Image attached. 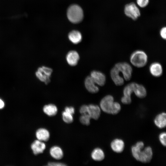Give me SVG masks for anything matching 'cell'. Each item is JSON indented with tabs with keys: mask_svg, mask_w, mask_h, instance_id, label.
Masks as SVG:
<instances>
[{
	"mask_svg": "<svg viewBox=\"0 0 166 166\" xmlns=\"http://www.w3.org/2000/svg\"><path fill=\"white\" fill-rule=\"evenodd\" d=\"M144 144L142 141H139L136 144L132 146L131 152L133 157L137 161L143 163H149L153 156L152 148L147 147L143 149Z\"/></svg>",
	"mask_w": 166,
	"mask_h": 166,
	"instance_id": "6da1fadb",
	"label": "cell"
},
{
	"mask_svg": "<svg viewBox=\"0 0 166 166\" xmlns=\"http://www.w3.org/2000/svg\"><path fill=\"white\" fill-rule=\"evenodd\" d=\"M100 106L104 112L113 115L117 114L121 109L120 104L114 102L113 97L110 95L105 96L101 99Z\"/></svg>",
	"mask_w": 166,
	"mask_h": 166,
	"instance_id": "7a4b0ae2",
	"label": "cell"
},
{
	"mask_svg": "<svg viewBox=\"0 0 166 166\" xmlns=\"http://www.w3.org/2000/svg\"><path fill=\"white\" fill-rule=\"evenodd\" d=\"M148 56L144 51L137 50L134 52L130 58L131 63L137 68H142L145 66L148 61Z\"/></svg>",
	"mask_w": 166,
	"mask_h": 166,
	"instance_id": "3957f363",
	"label": "cell"
},
{
	"mask_svg": "<svg viewBox=\"0 0 166 166\" xmlns=\"http://www.w3.org/2000/svg\"><path fill=\"white\" fill-rule=\"evenodd\" d=\"M67 16L69 20L72 22L77 23L83 19V10L79 6L76 5H72L68 10Z\"/></svg>",
	"mask_w": 166,
	"mask_h": 166,
	"instance_id": "277c9868",
	"label": "cell"
},
{
	"mask_svg": "<svg viewBox=\"0 0 166 166\" xmlns=\"http://www.w3.org/2000/svg\"><path fill=\"white\" fill-rule=\"evenodd\" d=\"M52 72L53 69L51 68L42 66L38 68L35 74L39 80L47 85L50 81V77Z\"/></svg>",
	"mask_w": 166,
	"mask_h": 166,
	"instance_id": "5b68a950",
	"label": "cell"
},
{
	"mask_svg": "<svg viewBox=\"0 0 166 166\" xmlns=\"http://www.w3.org/2000/svg\"><path fill=\"white\" fill-rule=\"evenodd\" d=\"M115 65L122 74L124 80L128 81L130 80L132 76V69L130 64L125 62H119Z\"/></svg>",
	"mask_w": 166,
	"mask_h": 166,
	"instance_id": "8992f818",
	"label": "cell"
},
{
	"mask_svg": "<svg viewBox=\"0 0 166 166\" xmlns=\"http://www.w3.org/2000/svg\"><path fill=\"white\" fill-rule=\"evenodd\" d=\"M124 13L127 16L133 20H136L140 15L139 9L133 2H131L125 5Z\"/></svg>",
	"mask_w": 166,
	"mask_h": 166,
	"instance_id": "52a82bcc",
	"label": "cell"
},
{
	"mask_svg": "<svg viewBox=\"0 0 166 166\" xmlns=\"http://www.w3.org/2000/svg\"><path fill=\"white\" fill-rule=\"evenodd\" d=\"M110 75L112 81L115 85L121 86L123 85L124 80L123 77L121 76V73L115 65L111 69Z\"/></svg>",
	"mask_w": 166,
	"mask_h": 166,
	"instance_id": "ba28073f",
	"label": "cell"
},
{
	"mask_svg": "<svg viewBox=\"0 0 166 166\" xmlns=\"http://www.w3.org/2000/svg\"><path fill=\"white\" fill-rule=\"evenodd\" d=\"M95 83L100 86L104 85L106 81L105 75L103 73L97 70H93L90 75Z\"/></svg>",
	"mask_w": 166,
	"mask_h": 166,
	"instance_id": "9c48e42d",
	"label": "cell"
},
{
	"mask_svg": "<svg viewBox=\"0 0 166 166\" xmlns=\"http://www.w3.org/2000/svg\"><path fill=\"white\" fill-rule=\"evenodd\" d=\"M85 85L86 89L90 93H96L99 91L98 87L90 76L87 77L85 80Z\"/></svg>",
	"mask_w": 166,
	"mask_h": 166,
	"instance_id": "30bf717a",
	"label": "cell"
},
{
	"mask_svg": "<svg viewBox=\"0 0 166 166\" xmlns=\"http://www.w3.org/2000/svg\"><path fill=\"white\" fill-rule=\"evenodd\" d=\"M66 60L70 66L76 65L80 59L79 55L75 50L69 51L66 56Z\"/></svg>",
	"mask_w": 166,
	"mask_h": 166,
	"instance_id": "8fae6325",
	"label": "cell"
},
{
	"mask_svg": "<svg viewBox=\"0 0 166 166\" xmlns=\"http://www.w3.org/2000/svg\"><path fill=\"white\" fill-rule=\"evenodd\" d=\"M149 71L151 74L155 77L160 76L163 72L161 65L159 63L157 62H153L150 65Z\"/></svg>",
	"mask_w": 166,
	"mask_h": 166,
	"instance_id": "7c38bea8",
	"label": "cell"
},
{
	"mask_svg": "<svg viewBox=\"0 0 166 166\" xmlns=\"http://www.w3.org/2000/svg\"><path fill=\"white\" fill-rule=\"evenodd\" d=\"M110 146L112 149L115 152L117 153L122 152L124 148V143L120 139H116L111 143Z\"/></svg>",
	"mask_w": 166,
	"mask_h": 166,
	"instance_id": "4fadbf2b",
	"label": "cell"
},
{
	"mask_svg": "<svg viewBox=\"0 0 166 166\" xmlns=\"http://www.w3.org/2000/svg\"><path fill=\"white\" fill-rule=\"evenodd\" d=\"M133 92L139 98H144L147 95V91L145 87L142 85L134 82L133 83Z\"/></svg>",
	"mask_w": 166,
	"mask_h": 166,
	"instance_id": "5bb4252c",
	"label": "cell"
},
{
	"mask_svg": "<svg viewBox=\"0 0 166 166\" xmlns=\"http://www.w3.org/2000/svg\"><path fill=\"white\" fill-rule=\"evenodd\" d=\"M31 146L34 153L35 155L42 153L46 147L45 143L39 140H35Z\"/></svg>",
	"mask_w": 166,
	"mask_h": 166,
	"instance_id": "9a60e30c",
	"label": "cell"
},
{
	"mask_svg": "<svg viewBox=\"0 0 166 166\" xmlns=\"http://www.w3.org/2000/svg\"><path fill=\"white\" fill-rule=\"evenodd\" d=\"M88 106L89 114L91 118L97 120L100 117L101 109L97 105L90 104Z\"/></svg>",
	"mask_w": 166,
	"mask_h": 166,
	"instance_id": "2e32d148",
	"label": "cell"
},
{
	"mask_svg": "<svg viewBox=\"0 0 166 166\" xmlns=\"http://www.w3.org/2000/svg\"><path fill=\"white\" fill-rule=\"evenodd\" d=\"M154 123L156 125L160 128H163L166 126V114L163 112L158 114L155 118Z\"/></svg>",
	"mask_w": 166,
	"mask_h": 166,
	"instance_id": "e0dca14e",
	"label": "cell"
},
{
	"mask_svg": "<svg viewBox=\"0 0 166 166\" xmlns=\"http://www.w3.org/2000/svg\"><path fill=\"white\" fill-rule=\"evenodd\" d=\"M36 136L38 140L46 141L49 139L50 135L49 131L47 129L41 128L36 131Z\"/></svg>",
	"mask_w": 166,
	"mask_h": 166,
	"instance_id": "ac0fdd59",
	"label": "cell"
},
{
	"mask_svg": "<svg viewBox=\"0 0 166 166\" xmlns=\"http://www.w3.org/2000/svg\"><path fill=\"white\" fill-rule=\"evenodd\" d=\"M68 38L69 40L74 44L80 43L82 40V37L81 33L78 31L74 30L71 32L69 34Z\"/></svg>",
	"mask_w": 166,
	"mask_h": 166,
	"instance_id": "d6986e66",
	"label": "cell"
},
{
	"mask_svg": "<svg viewBox=\"0 0 166 166\" xmlns=\"http://www.w3.org/2000/svg\"><path fill=\"white\" fill-rule=\"evenodd\" d=\"M91 156L92 159L96 161H102L105 157L104 152L99 148L94 149L91 153Z\"/></svg>",
	"mask_w": 166,
	"mask_h": 166,
	"instance_id": "ffe728a7",
	"label": "cell"
},
{
	"mask_svg": "<svg viewBox=\"0 0 166 166\" xmlns=\"http://www.w3.org/2000/svg\"><path fill=\"white\" fill-rule=\"evenodd\" d=\"M50 154L53 158L57 160L61 159L63 155L61 149L57 146H53L50 149Z\"/></svg>",
	"mask_w": 166,
	"mask_h": 166,
	"instance_id": "44dd1931",
	"label": "cell"
},
{
	"mask_svg": "<svg viewBox=\"0 0 166 166\" xmlns=\"http://www.w3.org/2000/svg\"><path fill=\"white\" fill-rule=\"evenodd\" d=\"M44 112L49 116L55 115L57 112V109L56 106L53 104L45 105L43 107Z\"/></svg>",
	"mask_w": 166,
	"mask_h": 166,
	"instance_id": "7402d4cb",
	"label": "cell"
},
{
	"mask_svg": "<svg viewBox=\"0 0 166 166\" xmlns=\"http://www.w3.org/2000/svg\"><path fill=\"white\" fill-rule=\"evenodd\" d=\"M133 83L132 82L126 85L124 88L123 90L124 97L131 99V95L133 92Z\"/></svg>",
	"mask_w": 166,
	"mask_h": 166,
	"instance_id": "603a6c76",
	"label": "cell"
},
{
	"mask_svg": "<svg viewBox=\"0 0 166 166\" xmlns=\"http://www.w3.org/2000/svg\"><path fill=\"white\" fill-rule=\"evenodd\" d=\"M62 118L64 121L67 123H70L73 121V115L64 111L62 113Z\"/></svg>",
	"mask_w": 166,
	"mask_h": 166,
	"instance_id": "cb8c5ba5",
	"label": "cell"
},
{
	"mask_svg": "<svg viewBox=\"0 0 166 166\" xmlns=\"http://www.w3.org/2000/svg\"><path fill=\"white\" fill-rule=\"evenodd\" d=\"M91 118L89 114H83L80 117V121L82 124L88 125L90 124Z\"/></svg>",
	"mask_w": 166,
	"mask_h": 166,
	"instance_id": "d4e9b609",
	"label": "cell"
},
{
	"mask_svg": "<svg viewBox=\"0 0 166 166\" xmlns=\"http://www.w3.org/2000/svg\"><path fill=\"white\" fill-rule=\"evenodd\" d=\"M159 140L162 144L164 146L166 145V133L165 132L161 133L159 135Z\"/></svg>",
	"mask_w": 166,
	"mask_h": 166,
	"instance_id": "484cf974",
	"label": "cell"
},
{
	"mask_svg": "<svg viewBox=\"0 0 166 166\" xmlns=\"http://www.w3.org/2000/svg\"><path fill=\"white\" fill-rule=\"evenodd\" d=\"M136 2L139 6L141 8H144L148 4L149 0H136Z\"/></svg>",
	"mask_w": 166,
	"mask_h": 166,
	"instance_id": "4316f807",
	"label": "cell"
},
{
	"mask_svg": "<svg viewBox=\"0 0 166 166\" xmlns=\"http://www.w3.org/2000/svg\"><path fill=\"white\" fill-rule=\"evenodd\" d=\"M80 112L82 115L89 114L88 106L86 105H82L80 108Z\"/></svg>",
	"mask_w": 166,
	"mask_h": 166,
	"instance_id": "83f0119b",
	"label": "cell"
},
{
	"mask_svg": "<svg viewBox=\"0 0 166 166\" xmlns=\"http://www.w3.org/2000/svg\"><path fill=\"white\" fill-rule=\"evenodd\" d=\"M121 102L122 103L125 105L130 104L132 102V99L125 97L123 96L121 99Z\"/></svg>",
	"mask_w": 166,
	"mask_h": 166,
	"instance_id": "f1b7e54d",
	"label": "cell"
},
{
	"mask_svg": "<svg viewBox=\"0 0 166 166\" xmlns=\"http://www.w3.org/2000/svg\"><path fill=\"white\" fill-rule=\"evenodd\" d=\"M160 34L161 37L164 39L166 38V28L165 27L162 28L160 31Z\"/></svg>",
	"mask_w": 166,
	"mask_h": 166,
	"instance_id": "f546056e",
	"label": "cell"
},
{
	"mask_svg": "<svg viewBox=\"0 0 166 166\" xmlns=\"http://www.w3.org/2000/svg\"><path fill=\"white\" fill-rule=\"evenodd\" d=\"M65 111L73 115L74 113V109L73 107H66L65 108Z\"/></svg>",
	"mask_w": 166,
	"mask_h": 166,
	"instance_id": "4dcf8cb0",
	"label": "cell"
},
{
	"mask_svg": "<svg viewBox=\"0 0 166 166\" xmlns=\"http://www.w3.org/2000/svg\"><path fill=\"white\" fill-rule=\"evenodd\" d=\"M48 165L51 166H66V164L64 163L58 162H50L48 163Z\"/></svg>",
	"mask_w": 166,
	"mask_h": 166,
	"instance_id": "1f68e13d",
	"label": "cell"
},
{
	"mask_svg": "<svg viewBox=\"0 0 166 166\" xmlns=\"http://www.w3.org/2000/svg\"><path fill=\"white\" fill-rule=\"evenodd\" d=\"M5 104L3 101L0 99V109H2L4 106Z\"/></svg>",
	"mask_w": 166,
	"mask_h": 166,
	"instance_id": "d6a6232c",
	"label": "cell"
}]
</instances>
